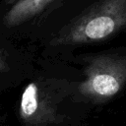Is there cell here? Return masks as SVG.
Listing matches in <instances>:
<instances>
[{
  "instance_id": "obj_4",
  "label": "cell",
  "mask_w": 126,
  "mask_h": 126,
  "mask_svg": "<svg viewBox=\"0 0 126 126\" xmlns=\"http://www.w3.org/2000/svg\"><path fill=\"white\" fill-rule=\"evenodd\" d=\"M54 0H18L3 17V23L8 28L17 27L39 15Z\"/></svg>"
},
{
  "instance_id": "obj_6",
  "label": "cell",
  "mask_w": 126,
  "mask_h": 126,
  "mask_svg": "<svg viewBox=\"0 0 126 126\" xmlns=\"http://www.w3.org/2000/svg\"><path fill=\"white\" fill-rule=\"evenodd\" d=\"M18 0H5V4L6 5H9V6H12L14 5Z\"/></svg>"
},
{
  "instance_id": "obj_5",
  "label": "cell",
  "mask_w": 126,
  "mask_h": 126,
  "mask_svg": "<svg viewBox=\"0 0 126 126\" xmlns=\"http://www.w3.org/2000/svg\"><path fill=\"white\" fill-rule=\"evenodd\" d=\"M7 69H8V66H7V63H6L4 54H3V52L0 50V72L5 71V70H7Z\"/></svg>"
},
{
  "instance_id": "obj_1",
  "label": "cell",
  "mask_w": 126,
  "mask_h": 126,
  "mask_svg": "<svg viewBox=\"0 0 126 126\" xmlns=\"http://www.w3.org/2000/svg\"><path fill=\"white\" fill-rule=\"evenodd\" d=\"M126 31V0H99L64 26L50 45L88 44Z\"/></svg>"
},
{
  "instance_id": "obj_3",
  "label": "cell",
  "mask_w": 126,
  "mask_h": 126,
  "mask_svg": "<svg viewBox=\"0 0 126 126\" xmlns=\"http://www.w3.org/2000/svg\"><path fill=\"white\" fill-rule=\"evenodd\" d=\"M19 113L22 120L31 126H43L55 120L56 105L49 94L36 83H30L24 89Z\"/></svg>"
},
{
  "instance_id": "obj_2",
  "label": "cell",
  "mask_w": 126,
  "mask_h": 126,
  "mask_svg": "<svg viewBox=\"0 0 126 126\" xmlns=\"http://www.w3.org/2000/svg\"><path fill=\"white\" fill-rule=\"evenodd\" d=\"M125 84L126 55L98 54L89 59L78 91L85 98L100 102L116 95Z\"/></svg>"
}]
</instances>
